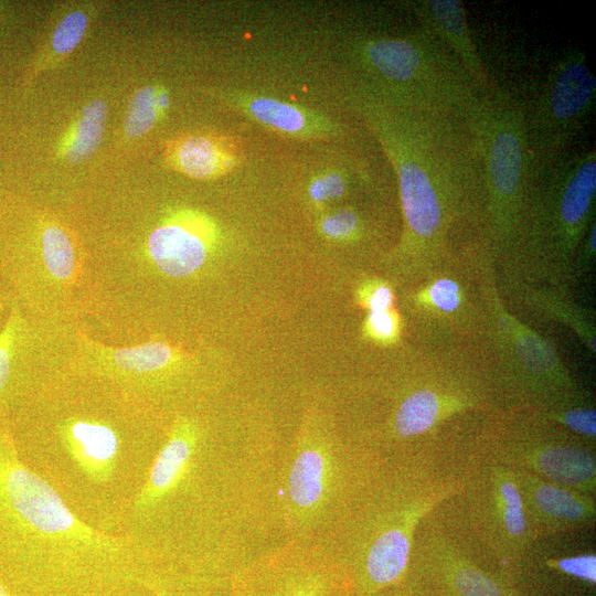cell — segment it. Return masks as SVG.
<instances>
[{
  "label": "cell",
  "instance_id": "19",
  "mask_svg": "<svg viewBox=\"0 0 596 596\" xmlns=\"http://www.w3.org/2000/svg\"><path fill=\"white\" fill-rule=\"evenodd\" d=\"M408 8L418 22L454 54L480 92L494 86L460 0H416Z\"/></svg>",
  "mask_w": 596,
  "mask_h": 596
},
{
  "label": "cell",
  "instance_id": "16",
  "mask_svg": "<svg viewBox=\"0 0 596 596\" xmlns=\"http://www.w3.org/2000/svg\"><path fill=\"white\" fill-rule=\"evenodd\" d=\"M226 596H349V588L326 547L283 541L242 566Z\"/></svg>",
  "mask_w": 596,
  "mask_h": 596
},
{
  "label": "cell",
  "instance_id": "11",
  "mask_svg": "<svg viewBox=\"0 0 596 596\" xmlns=\"http://www.w3.org/2000/svg\"><path fill=\"white\" fill-rule=\"evenodd\" d=\"M476 451L579 492L595 496L596 456L590 443L523 411L496 413Z\"/></svg>",
  "mask_w": 596,
  "mask_h": 596
},
{
  "label": "cell",
  "instance_id": "20",
  "mask_svg": "<svg viewBox=\"0 0 596 596\" xmlns=\"http://www.w3.org/2000/svg\"><path fill=\"white\" fill-rule=\"evenodd\" d=\"M103 6L94 2H66L56 7L42 40L22 73L21 86L30 89L34 81L63 64L87 35Z\"/></svg>",
  "mask_w": 596,
  "mask_h": 596
},
{
  "label": "cell",
  "instance_id": "36",
  "mask_svg": "<svg viewBox=\"0 0 596 596\" xmlns=\"http://www.w3.org/2000/svg\"><path fill=\"white\" fill-rule=\"evenodd\" d=\"M0 596H13L11 590L8 588V586L3 583L1 578H0Z\"/></svg>",
  "mask_w": 596,
  "mask_h": 596
},
{
  "label": "cell",
  "instance_id": "17",
  "mask_svg": "<svg viewBox=\"0 0 596 596\" xmlns=\"http://www.w3.org/2000/svg\"><path fill=\"white\" fill-rule=\"evenodd\" d=\"M411 579L432 596H526L512 582L482 570L430 523L417 532Z\"/></svg>",
  "mask_w": 596,
  "mask_h": 596
},
{
  "label": "cell",
  "instance_id": "37",
  "mask_svg": "<svg viewBox=\"0 0 596 596\" xmlns=\"http://www.w3.org/2000/svg\"><path fill=\"white\" fill-rule=\"evenodd\" d=\"M111 595H113V594H110V595H107V596H111ZM151 596H161V595H160L159 593H157V592L152 590V595H151Z\"/></svg>",
  "mask_w": 596,
  "mask_h": 596
},
{
  "label": "cell",
  "instance_id": "5",
  "mask_svg": "<svg viewBox=\"0 0 596 596\" xmlns=\"http://www.w3.org/2000/svg\"><path fill=\"white\" fill-rule=\"evenodd\" d=\"M0 291L31 318L81 324L95 306L93 263L68 226L0 194Z\"/></svg>",
  "mask_w": 596,
  "mask_h": 596
},
{
  "label": "cell",
  "instance_id": "30",
  "mask_svg": "<svg viewBox=\"0 0 596 596\" xmlns=\"http://www.w3.org/2000/svg\"><path fill=\"white\" fill-rule=\"evenodd\" d=\"M596 257V223L589 226L581 245L577 248L573 263L574 284L592 269Z\"/></svg>",
  "mask_w": 596,
  "mask_h": 596
},
{
  "label": "cell",
  "instance_id": "6",
  "mask_svg": "<svg viewBox=\"0 0 596 596\" xmlns=\"http://www.w3.org/2000/svg\"><path fill=\"white\" fill-rule=\"evenodd\" d=\"M385 459L364 440L344 438L323 419L308 417L283 456V540L323 546Z\"/></svg>",
  "mask_w": 596,
  "mask_h": 596
},
{
  "label": "cell",
  "instance_id": "18",
  "mask_svg": "<svg viewBox=\"0 0 596 596\" xmlns=\"http://www.w3.org/2000/svg\"><path fill=\"white\" fill-rule=\"evenodd\" d=\"M514 471L534 542L543 536L594 524L596 520L594 496L526 471L515 469Z\"/></svg>",
  "mask_w": 596,
  "mask_h": 596
},
{
  "label": "cell",
  "instance_id": "21",
  "mask_svg": "<svg viewBox=\"0 0 596 596\" xmlns=\"http://www.w3.org/2000/svg\"><path fill=\"white\" fill-rule=\"evenodd\" d=\"M225 100L284 136L307 140L333 138L343 134L338 123L276 98L226 93Z\"/></svg>",
  "mask_w": 596,
  "mask_h": 596
},
{
  "label": "cell",
  "instance_id": "24",
  "mask_svg": "<svg viewBox=\"0 0 596 596\" xmlns=\"http://www.w3.org/2000/svg\"><path fill=\"white\" fill-rule=\"evenodd\" d=\"M107 115V105L102 99H93L83 106L60 139L57 157L71 164L88 160L103 141Z\"/></svg>",
  "mask_w": 596,
  "mask_h": 596
},
{
  "label": "cell",
  "instance_id": "9",
  "mask_svg": "<svg viewBox=\"0 0 596 596\" xmlns=\"http://www.w3.org/2000/svg\"><path fill=\"white\" fill-rule=\"evenodd\" d=\"M481 183V238L494 260L510 247L532 185L524 105L494 86L467 113Z\"/></svg>",
  "mask_w": 596,
  "mask_h": 596
},
{
  "label": "cell",
  "instance_id": "13",
  "mask_svg": "<svg viewBox=\"0 0 596 596\" xmlns=\"http://www.w3.org/2000/svg\"><path fill=\"white\" fill-rule=\"evenodd\" d=\"M596 99V79L581 49L563 52L524 105L532 179L573 150Z\"/></svg>",
  "mask_w": 596,
  "mask_h": 596
},
{
  "label": "cell",
  "instance_id": "15",
  "mask_svg": "<svg viewBox=\"0 0 596 596\" xmlns=\"http://www.w3.org/2000/svg\"><path fill=\"white\" fill-rule=\"evenodd\" d=\"M416 283L409 307L428 347H467L469 341L479 340L483 307L465 248Z\"/></svg>",
  "mask_w": 596,
  "mask_h": 596
},
{
  "label": "cell",
  "instance_id": "14",
  "mask_svg": "<svg viewBox=\"0 0 596 596\" xmlns=\"http://www.w3.org/2000/svg\"><path fill=\"white\" fill-rule=\"evenodd\" d=\"M466 493L475 531L502 565V577L520 575L533 546L514 469L475 453L466 462Z\"/></svg>",
  "mask_w": 596,
  "mask_h": 596
},
{
  "label": "cell",
  "instance_id": "29",
  "mask_svg": "<svg viewBox=\"0 0 596 596\" xmlns=\"http://www.w3.org/2000/svg\"><path fill=\"white\" fill-rule=\"evenodd\" d=\"M348 172L344 169H333L318 175L308 188L310 199L321 203L342 198L349 185Z\"/></svg>",
  "mask_w": 596,
  "mask_h": 596
},
{
  "label": "cell",
  "instance_id": "26",
  "mask_svg": "<svg viewBox=\"0 0 596 596\" xmlns=\"http://www.w3.org/2000/svg\"><path fill=\"white\" fill-rule=\"evenodd\" d=\"M514 409V408H513ZM530 416L556 426L588 443L596 438V411L586 402H571L536 409H520Z\"/></svg>",
  "mask_w": 596,
  "mask_h": 596
},
{
  "label": "cell",
  "instance_id": "8",
  "mask_svg": "<svg viewBox=\"0 0 596 596\" xmlns=\"http://www.w3.org/2000/svg\"><path fill=\"white\" fill-rule=\"evenodd\" d=\"M483 307L480 350L488 362L498 397L510 409H536L590 401L572 377L555 348L504 306L497 280L496 260L482 242L466 249ZM478 340V341H479Z\"/></svg>",
  "mask_w": 596,
  "mask_h": 596
},
{
  "label": "cell",
  "instance_id": "10",
  "mask_svg": "<svg viewBox=\"0 0 596 596\" xmlns=\"http://www.w3.org/2000/svg\"><path fill=\"white\" fill-rule=\"evenodd\" d=\"M422 354V369L397 393L374 449L402 457L406 446L424 440L447 421L471 411H493L498 398L482 354L467 347L434 348Z\"/></svg>",
  "mask_w": 596,
  "mask_h": 596
},
{
  "label": "cell",
  "instance_id": "35",
  "mask_svg": "<svg viewBox=\"0 0 596 596\" xmlns=\"http://www.w3.org/2000/svg\"><path fill=\"white\" fill-rule=\"evenodd\" d=\"M9 13V6L4 2H0V26L7 20Z\"/></svg>",
  "mask_w": 596,
  "mask_h": 596
},
{
  "label": "cell",
  "instance_id": "4",
  "mask_svg": "<svg viewBox=\"0 0 596 596\" xmlns=\"http://www.w3.org/2000/svg\"><path fill=\"white\" fill-rule=\"evenodd\" d=\"M465 485L466 466H440L425 453L386 458L323 544L349 596H372L409 581L421 525Z\"/></svg>",
  "mask_w": 596,
  "mask_h": 596
},
{
  "label": "cell",
  "instance_id": "1",
  "mask_svg": "<svg viewBox=\"0 0 596 596\" xmlns=\"http://www.w3.org/2000/svg\"><path fill=\"white\" fill-rule=\"evenodd\" d=\"M195 411L171 428L137 493L163 583L224 596L232 576L283 542L278 483L287 440L254 426L221 428Z\"/></svg>",
  "mask_w": 596,
  "mask_h": 596
},
{
  "label": "cell",
  "instance_id": "12",
  "mask_svg": "<svg viewBox=\"0 0 596 596\" xmlns=\"http://www.w3.org/2000/svg\"><path fill=\"white\" fill-rule=\"evenodd\" d=\"M0 328V418L68 374L81 324L29 317L15 304Z\"/></svg>",
  "mask_w": 596,
  "mask_h": 596
},
{
  "label": "cell",
  "instance_id": "38",
  "mask_svg": "<svg viewBox=\"0 0 596 596\" xmlns=\"http://www.w3.org/2000/svg\"><path fill=\"white\" fill-rule=\"evenodd\" d=\"M0 298H4L1 291H0Z\"/></svg>",
  "mask_w": 596,
  "mask_h": 596
},
{
  "label": "cell",
  "instance_id": "22",
  "mask_svg": "<svg viewBox=\"0 0 596 596\" xmlns=\"http://www.w3.org/2000/svg\"><path fill=\"white\" fill-rule=\"evenodd\" d=\"M500 287L529 310L541 317L568 326L593 353L595 347V326L592 317L574 304L568 292L558 289L531 284L504 273L497 277Z\"/></svg>",
  "mask_w": 596,
  "mask_h": 596
},
{
  "label": "cell",
  "instance_id": "32",
  "mask_svg": "<svg viewBox=\"0 0 596 596\" xmlns=\"http://www.w3.org/2000/svg\"><path fill=\"white\" fill-rule=\"evenodd\" d=\"M393 301L392 290L387 286H379L371 294L368 306L370 311L389 310Z\"/></svg>",
  "mask_w": 596,
  "mask_h": 596
},
{
  "label": "cell",
  "instance_id": "3",
  "mask_svg": "<svg viewBox=\"0 0 596 596\" xmlns=\"http://www.w3.org/2000/svg\"><path fill=\"white\" fill-rule=\"evenodd\" d=\"M349 104L396 175L404 233L400 256L416 279L460 253L457 233L481 238V183L467 113L350 92Z\"/></svg>",
  "mask_w": 596,
  "mask_h": 596
},
{
  "label": "cell",
  "instance_id": "25",
  "mask_svg": "<svg viewBox=\"0 0 596 596\" xmlns=\"http://www.w3.org/2000/svg\"><path fill=\"white\" fill-rule=\"evenodd\" d=\"M170 106L168 91L160 85H145L131 96L124 119V134L138 139L148 134L163 118Z\"/></svg>",
  "mask_w": 596,
  "mask_h": 596
},
{
  "label": "cell",
  "instance_id": "23",
  "mask_svg": "<svg viewBox=\"0 0 596 596\" xmlns=\"http://www.w3.org/2000/svg\"><path fill=\"white\" fill-rule=\"evenodd\" d=\"M169 161L181 173L199 179L217 178L232 170L238 157L227 142L207 135H190L174 141Z\"/></svg>",
  "mask_w": 596,
  "mask_h": 596
},
{
  "label": "cell",
  "instance_id": "33",
  "mask_svg": "<svg viewBox=\"0 0 596 596\" xmlns=\"http://www.w3.org/2000/svg\"><path fill=\"white\" fill-rule=\"evenodd\" d=\"M372 596H432L419 584L413 579L406 583L385 589Z\"/></svg>",
  "mask_w": 596,
  "mask_h": 596
},
{
  "label": "cell",
  "instance_id": "27",
  "mask_svg": "<svg viewBox=\"0 0 596 596\" xmlns=\"http://www.w3.org/2000/svg\"><path fill=\"white\" fill-rule=\"evenodd\" d=\"M543 566L547 570L578 579L588 585L596 584V555L595 553H581L562 557L543 558Z\"/></svg>",
  "mask_w": 596,
  "mask_h": 596
},
{
  "label": "cell",
  "instance_id": "28",
  "mask_svg": "<svg viewBox=\"0 0 596 596\" xmlns=\"http://www.w3.org/2000/svg\"><path fill=\"white\" fill-rule=\"evenodd\" d=\"M321 231L330 238L351 241L363 231L362 217L353 209L343 207L322 220Z\"/></svg>",
  "mask_w": 596,
  "mask_h": 596
},
{
  "label": "cell",
  "instance_id": "31",
  "mask_svg": "<svg viewBox=\"0 0 596 596\" xmlns=\"http://www.w3.org/2000/svg\"><path fill=\"white\" fill-rule=\"evenodd\" d=\"M371 333L381 340H389L396 336L397 320L389 310L370 311L368 318Z\"/></svg>",
  "mask_w": 596,
  "mask_h": 596
},
{
  "label": "cell",
  "instance_id": "2",
  "mask_svg": "<svg viewBox=\"0 0 596 596\" xmlns=\"http://www.w3.org/2000/svg\"><path fill=\"white\" fill-rule=\"evenodd\" d=\"M0 578L13 596H107L156 581L149 551L81 519L0 418Z\"/></svg>",
  "mask_w": 596,
  "mask_h": 596
},
{
  "label": "cell",
  "instance_id": "34",
  "mask_svg": "<svg viewBox=\"0 0 596 596\" xmlns=\"http://www.w3.org/2000/svg\"><path fill=\"white\" fill-rule=\"evenodd\" d=\"M8 311V302L4 298H0V328L4 322Z\"/></svg>",
  "mask_w": 596,
  "mask_h": 596
},
{
  "label": "cell",
  "instance_id": "7",
  "mask_svg": "<svg viewBox=\"0 0 596 596\" xmlns=\"http://www.w3.org/2000/svg\"><path fill=\"white\" fill-rule=\"evenodd\" d=\"M596 151L571 150L532 179L515 236L496 260L501 273L568 292L573 263L595 221Z\"/></svg>",
  "mask_w": 596,
  "mask_h": 596
}]
</instances>
